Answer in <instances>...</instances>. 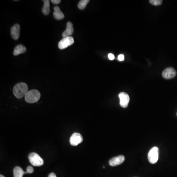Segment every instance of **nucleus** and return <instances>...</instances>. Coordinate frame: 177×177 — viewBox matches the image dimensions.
I'll list each match as a JSON object with an SVG mask.
<instances>
[{
	"mask_svg": "<svg viewBox=\"0 0 177 177\" xmlns=\"http://www.w3.org/2000/svg\"><path fill=\"white\" fill-rule=\"evenodd\" d=\"M28 92V86L26 83L23 82L15 85L13 89L14 95L18 99H21L25 97Z\"/></svg>",
	"mask_w": 177,
	"mask_h": 177,
	"instance_id": "f257e3e1",
	"label": "nucleus"
},
{
	"mask_svg": "<svg viewBox=\"0 0 177 177\" xmlns=\"http://www.w3.org/2000/svg\"><path fill=\"white\" fill-rule=\"evenodd\" d=\"M40 93L37 90L30 91L25 96L26 102L30 103H34L40 99Z\"/></svg>",
	"mask_w": 177,
	"mask_h": 177,
	"instance_id": "f03ea898",
	"label": "nucleus"
},
{
	"mask_svg": "<svg viewBox=\"0 0 177 177\" xmlns=\"http://www.w3.org/2000/svg\"><path fill=\"white\" fill-rule=\"evenodd\" d=\"M28 158L30 163L33 166H41L44 163L42 159L37 153H31L29 155Z\"/></svg>",
	"mask_w": 177,
	"mask_h": 177,
	"instance_id": "7ed1b4c3",
	"label": "nucleus"
},
{
	"mask_svg": "<svg viewBox=\"0 0 177 177\" xmlns=\"http://www.w3.org/2000/svg\"><path fill=\"white\" fill-rule=\"evenodd\" d=\"M159 148L156 147L151 148L148 155V159L149 162L151 164L157 163L159 159Z\"/></svg>",
	"mask_w": 177,
	"mask_h": 177,
	"instance_id": "20e7f679",
	"label": "nucleus"
},
{
	"mask_svg": "<svg viewBox=\"0 0 177 177\" xmlns=\"http://www.w3.org/2000/svg\"><path fill=\"white\" fill-rule=\"evenodd\" d=\"M74 42V41L72 37H66L60 40L58 44V47L60 49H64L73 44Z\"/></svg>",
	"mask_w": 177,
	"mask_h": 177,
	"instance_id": "39448f33",
	"label": "nucleus"
},
{
	"mask_svg": "<svg viewBox=\"0 0 177 177\" xmlns=\"http://www.w3.org/2000/svg\"><path fill=\"white\" fill-rule=\"evenodd\" d=\"M177 75L176 70L173 67H168L163 71L162 75L166 79H170L174 78Z\"/></svg>",
	"mask_w": 177,
	"mask_h": 177,
	"instance_id": "423d86ee",
	"label": "nucleus"
},
{
	"mask_svg": "<svg viewBox=\"0 0 177 177\" xmlns=\"http://www.w3.org/2000/svg\"><path fill=\"white\" fill-rule=\"evenodd\" d=\"M83 137L81 134L77 132H75L71 135L70 138V144L71 145L76 146L78 144L82 143L83 141Z\"/></svg>",
	"mask_w": 177,
	"mask_h": 177,
	"instance_id": "0eeeda50",
	"label": "nucleus"
},
{
	"mask_svg": "<svg viewBox=\"0 0 177 177\" xmlns=\"http://www.w3.org/2000/svg\"><path fill=\"white\" fill-rule=\"evenodd\" d=\"M120 98V104L123 108L127 107L130 102V97L128 94L124 92H122L119 95Z\"/></svg>",
	"mask_w": 177,
	"mask_h": 177,
	"instance_id": "6e6552de",
	"label": "nucleus"
},
{
	"mask_svg": "<svg viewBox=\"0 0 177 177\" xmlns=\"http://www.w3.org/2000/svg\"><path fill=\"white\" fill-rule=\"evenodd\" d=\"M125 160V156L123 155H119L118 156H116L114 158L111 159L109 163V165L111 166H116L118 165H120L121 164L124 162Z\"/></svg>",
	"mask_w": 177,
	"mask_h": 177,
	"instance_id": "1a4fd4ad",
	"label": "nucleus"
},
{
	"mask_svg": "<svg viewBox=\"0 0 177 177\" xmlns=\"http://www.w3.org/2000/svg\"><path fill=\"white\" fill-rule=\"evenodd\" d=\"M20 28L19 24H16L11 27L10 34L13 39L15 40L18 39L20 35Z\"/></svg>",
	"mask_w": 177,
	"mask_h": 177,
	"instance_id": "9d476101",
	"label": "nucleus"
},
{
	"mask_svg": "<svg viewBox=\"0 0 177 177\" xmlns=\"http://www.w3.org/2000/svg\"><path fill=\"white\" fill-rule=\"evenodd\" d=\"M74 30H73V24L70 22H68L66 24V29L62 34V37L63 38L70 37V35L73 34Z\"/></svg>",
	"mask_w": 177,
	"mask_h": 177,
	"instance_id": "9b49d317",
	"label": "nucleus"
},
{
	"mask_svg": "<svg viewBox=\"0 0 177 177\" xmlns=\"http://www.w3.org/2000/svg\"><path fill=\"white\" fill-rule=\"evenodd\" d=\"M54 12L53 13V16H54L55 19L60 20L63 19L65 18L64 14L61 10L59 6H55L54 7Z\"/></svg>",
	"mask_w": 177,
	"mask_h": 177,
	"instance_id": "f8f14e48",
	"label": "nucleus"
},
{
	"mask_svg": "<svg viewBox=\"0 0 177 177\" xmlns=\"http://www.w3.org/2000/svg\"><path fill=\"white\" fill-rule=\"evenodd\" d=\"M26 51V47L22 44H19L15 47L14 51V56H17L19 54H23Z\"/></svg>",
	"mask_w": 177,
	"mask_h": 177,
	"instance_id": "ddd939ff",
	"label": "nucleus"
},
{
	"mask_svg": "<svg viewBox=\"0 0 177 177\" xmlns=\"http://www.w3.org/2000/svg\"><path fill=\"white\" fill-rule=\"evenodd\" d=\"M43 2H44V5L42 9V12L43 14L47 15L50 12V1L49 0H43Z\"/></svg>",
	"mask_w": 177,
	"mask_h": 177,
	"instance_id": "4468645a",
	"label": "nucleus"
},
{
	"mask_svg": "<svg viewBox=\"0 0 177 177\" xmlns=\"http://www.w3.org/2000/svg\"><path fill=\"white\" fill-rule=\"evenodd\" d=\"M25 174H27V172H25L22 168L18 166L15 167L14 169V177H23Z\"/></svg>",
	"mask_w": 177,
	"mask_h": 177,
	"instance_id": "2eb2a0df",
	"label": "nucleus"
},
{
	"mask_svg": "<svg viewBox=\"0 0 177 177\" xmlns=\"http://www.w3.org/2000/svg\"><path fill=\"white\" fill-rule=\"evenodd\" d=\"M89 0H81L78 4V7L81 10H83L86 7L87 4L89 2Z\"/></svg>",
	"mask_w": 177,
	"mask_h": 177,
	"instance_id": "dca6fc26",
	"label": "nucleus"
},
{
	"mask_svg": "<svg viewBox=\"0 0 177 177\" xmlns=\"http://www.w3.org/2000/svg\"><path fill=\"white\" fill-rule=\"evenodd\" d=\"M149 2H150V4L151 5L155 6H158L162 4L163 1L162 0H150L149 1Z\"/></svg>",
	"mask_w": 177,
	"mask_h": 177,
	"instance_id": "f3484780",
	"label": "nucleus"
},
{
	"mask_svg": "<svg viewBox=\"0 0 177 177\" xmlns=\"http://www.w3.org/2000/svg\"><path fill=\"white\" fill-rule=\"evenodd\" d=\"M34 169L33 167H32V166H29L27 167V171H26L27 174L33 173L34 172Z\"/></svg>",
	"mask_w": 177,
	"mask_h": 177,
	"instance_id": "a211bd4d",
	"label": "nucleus"
},
{
	"mask_svg": "<svg viewBox=\"0 0 177 177\" xmlns=\"http://www.w3.org/2000/svg\"><path fill=\"white\" fill-rule=\"evenodd\" d=\"M118 59L119 61H123L125 59V57H124V55H123V54H121V55H119L118 57Z\"/></svg>",
	"mask_w": 177,
	"mask_h": 177,
	"instance_id": "6ab92c4d",
	"label": "nucleus"
},
{
	"mask_svg": "<svg viewBox=\"0 0 177 177\" xmlns=\"http://www.w3.org/2000/svg\"><path fill=\"white\" fill-rule=\"evenodd\" d=\"M51 2L54 5H58L61 2V0H52Z\"/></svg>",
	"mask_w": 177,
	"mask_h": 177,
	"instance_id": "aec40b11",
	"label": "nucleus"
},
{
	"mask_svg": "<svg viewBox=\"0 0 177 177\" xmlns=\"http://www.w3.org/2000/svg\"><path fill=\"white\" fill-rule=\"evenodd\" d=\"M108 58L110 60H113L114 59H115V56L112 53H109L108 54Z\"/></svg>",
	"mask_w": 177,
	"mask_h": 177,
	"instance_id": "412c9836",
	"label": "nucleus"
},
{
	"mask_svg": "<svg viewBox=\"0 0 177 177\" xmlns=\"http://www.w3.org/2000/svg\"><path fill=\"white\" fill-rule=\"evenodd\" d=\"M48 177H57L56 175L54 173H50L49 175H48Z\"/></svg>",
	"mask_w": 177,
	"mask_h": 177,
	"instance_id": "4be33fe9",
	"label": "nucleus"
},
{
	"mask_svg": "<svg viewBox=\"0 0 177 177\" xmlns=\"http://www.w3.org/2000/svg\"><path fill=\"white\" fill-rule=\"evenodd\" d=\"M0 177H4V176H3V175H0Z\"/></svg>",
	"mask_w": 177,
	"mask_h": 177,
	"instance_id": "5701e85b",
	"label": "nucleus"
}]
</instances>
